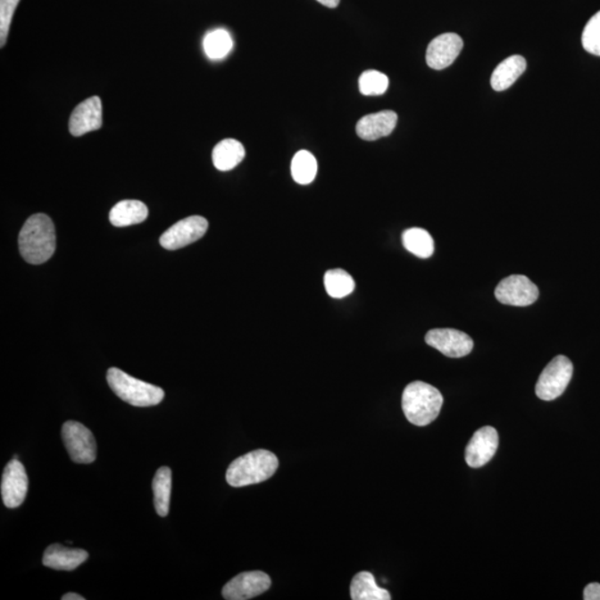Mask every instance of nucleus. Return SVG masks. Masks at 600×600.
I'll use <instances>...</instances> for the list:
<instances>
[{"label": "nucleus", "mask_w": 600, "mask_h": 600, "mask_svg": "<svg viewBox=\"0 0 600 600\" xmlns=\"http://www.w3.org/2000/svg\"><path fill=\"white\" fill-rule=\"evenodd\" d=\"M234 43L229 31L216 29L211 31L204 38V50L212 61H221L233 49Z\"/></svg>", "instance_id": "24"}, {"label": "nucleus", "mask_w": 600, "mask_h": 600, "mask_svg": "<svg viewBox=\"0 0 600 600\" xmlns=\"http://www.w3.org/2000/svg\"><path fill=\"white\" fill-rule=\"evenodd\" d=\"M279 465V458L270 450H254L230 463L226 480L238 488L262 483L274 476Z\"/></svg>", "instance_id": "2"}, {"label": "nucleus", "mask_w": 600, "mask_h": 600, "mask_svg": "<svg viewBox=\"0 0 600 600\" xmlns=\"http://www.w3.org/2000/svg\"><path fill=\"white\" fill-rule=\"evenodd\" d=\"M107 381L112 392L131 406H156L165 397L161 388L136 379L115 367L107 371Z\"/></svg>", "instance_id": "4"}, {"label": "nucleus", "mask_w": 600, "mask_h": 600, "mask_svg": "<svg viewBox=\"0 0 600 600\" xmlns=\"http://www.w3.org/2000/svg\"><path fill=\"white\" fill-rule=\"evenodd\" d=\"M463 42L461 36L454 33H446L431 40L427 48V65L435 71H442L456 61L462 53Z\"/></svg>", "instance_id": "13"}, {"label": "nucleus", "mask_w": 600, "mask_h": 600, "mask_svg": "<svg viewBox=\"0 0 600 600\" xmlns=\"http://www.w3.org/2000/svg\"><path fill=\"white\" fill-rule=\"evenodd\" d=\"M62 600H85L83 596H80L79 594L68 593L63 595L62 597Z\"/></svg>", "instance_id": "31"}, {"label": "nucleus", "mask_w": 600, "mask_h": 600, "mask_svg": "<svg viewBox=\"0 0 600 600\" xmlns=\"http://www.w3.org/2000/svg\"><path fill=\"white\" fill-rule=\"evenodd\" d=\"M271 586V579L266 572L246 571L229 581L221 594L227 600H247L267 592Z\"/></svg>", "instance_id": "9"}, {"label": "nucleus", "mask_w": 600, "mask_h": 600, "mask_svg": "<svg viewBox=\"0 0 600 600\" xmlns=\"http://www.w3.org/2000/svg\"><path fill=\"white\" fill-rule=\"evenodd\" d=\"M324 284L330 297L340 299L347 297L354 290L353 277L344 270H331L326 272Z\"/></svg>", "instance_id": "25"}, {"label": "nucleus", "mask_w": 600, "mask_h": 600, "mask_svg": "<svg viewBox=\"0 0 600 600\" xmlns=\"http://www.w3.org/2000/svg\"><path fill=\"white\" fill-rule=\"evenodd\" d=\"M208 229V221L202 216H190L176 222L162 235L159 243L168 250L188 246L204 238Z\"/></svg>", "instance_id": "8"}, {"label": "nucleus", "mask_w": 600, "mask_h": 600, "mask_svg": "<svg viewBox=\"0 0 600 600\" xmlns=\"http://www.w3.org/2000/svg\"><path fill=\"white\" fill-rule=\"evenodd\" d=\"M388 77L379 71H367L359 77V90L365 96H379L388 89Z\"/></svg>", "instance_id": "26"}, {"label": "nucleus", "mask_w": 600, "mask_h": 600, "mask_svg": "<svg viewBox=\"0 0 600 600\" xmlns=\"http://www.w3.org/2000/svg\"><path fill=\"white\" fill-rule=\"evenodd\" d=\"M318 163L315 156L308 150H300L292 162V176L299 185H309L316 179Z\"/></svg>", "instance_id": "23"}, {"label": "nucleus", "mask_w": 600, "mask_h": 600, "mask_svg": "<svg viewBox=\"0 0 600 600\" xmlns=\"http://www.w3.org/2000/svg\"><path fill=\"white\" fill-rule=\"evenodd\" d=\"M581 43L586 52L600 57V12L595 13L585 26Z\"/></svg>", "instance_id": "27"}, {"label": "nucleus", "mask_w": 600, "mask_h": 600, "mask_svg": "<svg viewBox=\"0 0 600 600\" xmlns=\"http://www.w3.org/2000/svg\"><path fill=\"white\" fill-rule=\"evenodd\" d=\"M22 258L31 265H40L52 258L56 250V233L52 220L36 213L27 220L18 238Z\"/></svg>", "instance_id": "1"}, {"label": "nucleus", "mask_w": 600, "mask_h": 600, "mask_svg": "<svg viewBox=\"0 0 600 600\" xmlns=\"http://www.w3.org/2000/svg\"><path fill=\"white\" fill-rule=\"evenodd\" d=\"M147 217L148 208L139 200H121L109 212V221L115 227L138 225L146 221Z\"/></svg>", "instance_id": "18"}, {"label": "nucleus", "mask_w": 600, "mask_h": 600, "mask_svg": "<svg viewBox=\"0 0 600 600\" xmlns=\"http://www.w3.org/2000/svg\"><path fill=\"white\" fill-rule=\"evenodd\" d=\"M397 121V113L393 111L371 113L358 121L356 133L359 138L374 142L392 134Z\"/></svg>", "instance_id": "15"}, {"label": "nucleus", "mask_w": 600, "mask_h": 600, "mask_svg": "<svg viewBox=\"0 0 600 600\" xmlns=\"http://www.w3.org/2000/svg\"><path fill=\"white\" fill-rule=\"evenodd\" d=\"M526 67V59L520 54L504 59L493 72L492 79H490L493 89L496 92H504L512 88V85L515 84L517 79L524 74Z\"/></svg>", "instance_id": "17"}, {"label": "nucleus", "mask_w": 600, "mask_h": 600, "mask_svg": "<svg viewBox=\"0 0 600 600\" xmlns=\"http://www.w3.org/2000/svg\"><path fill=\"white\" fill-rule=\"evenodd\" d=\"M246 150L238 140L227 138L218 143L212 150L213 166L221 171H229L243 162Z\"/></svg>", "instance_id": "19"}, {"label": "nucleus", "mask_w": 600, "mask_h": 600, "mask_svg": "<svg viewBox=\"0 0 600 600\" xmlns=\"http://www.w3.org/2000/svg\"><path fill=\"white\" fill-rule=\"evenodd\" d=\"M403 245L409 253L420 258H429L435 252L434 239L422 229H409L403 233Z\"/></svg>", "instance_id": "22"}, {"label": "nucleus", "mask_w": 600, "mask_h": 600, "mask_svg": "<svg viewBox=\"0 0 600 600\" xmlns=\"http://www.w3.org/2000/svg\"><path fill=\"white\" fill-rule=\"evenodd\" d=\"M21 0H0V46L6 45L9 29Z\"/></svg>", "instance_id": "28"}, {"label": "nucleus", "mask_w": 600, "mask_h": 600, "mask_svg": "<svg viewBox=\"0 0 600 600\" xmlns=\"http://www.w3.org/2000/svg\"><path fill=\"white\" fill-rule=\"evenodd\" d=\"M495 296L504 304L526 307L538 300L539 290L529 277L512 275L500 281L495 290Z\"/></svg>", "instance_id": "7"}, {"label": "nucleus", "mask_w": 600, "mask_h": 600, "mask_svg": "<svg viewBox=\"0 0 600 600\" xmlns=\"http://www.w3.org/2000/svg\"><path fill=\"white\" fill-rule=\"evenodd\" d=\"M102 125V100L94 96L84 100L74 109L70 120V131L75 138H79L90 131L98 130Z\"/></svg>", "instance_id": "14"}, {"label": "nucleus", "mask_w": 600, "mask_h": 600, "mask_svg": "<svg viewBox=\"0 0 600 600\" xmlns=\"http://www.w3.org/2000/svg\"><path fill=\"white\" fill-rule=\"evenodd\" d=\"M444 404L443 395L424 381H413L404 388L402 406L404 416L412 425L424 427L438 417Z\"/></svg>", "instance_id": "3"}, {"label": "nucleus", "mask_w": 600, "mask_h": 600, "mask_svg": "<svg viewBox=\"0 0 600 600\" xmlns=\"http://www.w3.org/2000/svg\"><path fill=\"white\" fill-rule=\"evenodd\" d=\"M585 600H600V584L592 583L586 586L584 590Z\"/></svg>", "instance_id": "29"}, {"label": "nucleus", "mask_w": 600, "mask_h": 600, "mask_svg": "<svg viewBox=\"0 0 600 600\" xmlns=\"http://www.w3.org/2000/svg\"><path fill=\"white\" fill-rule=\"evenodd\" d=\"M62 436L72 462L92 463L96 461V440L88 427L80 422L67 421L62 426Z\"/></svg>", "instance_id": "6"}, {"label": "nucleus", "mask_w": 600, "mask_h": 600, "mask_svg": "<svg viewBox=\"0 0 600 600\" xmlns=\"http://www.w3.org/2000/svg\"><path fill=\"white\" fill-rule=\"evenodd\" d=\"M27 492H29V477L25 467L18 459H12L3 472L2 497L4 506L20 507L25 502Z\"/></svg>", "instance_id": "11"}, {"label": "nucleus", "mask_w": 600, "mask_h": 600, "mask_svg": "<svg viewBox=\"0 0 600 600\" xmlns=\"http://www.w3.org/2000/svg\"><path fill=\"white\" fill-rule=\"evenodd\" d=\"M498 433L492 426L476 431L466 448L465 459L471 468H480L492 461L498 449Z\"/></svg>", "instance_id": "12"}, {"label": "nucleus", "mask_w": 600, "mask_h": 600, "mask_svg": "<svg viewBox=\"0 0 600 600\" xmlns=\"http://www.w3.org/2000/svg\"><path fill=\"white\" fill-rule=\"evenodd\" d=\"M88 559V553L84 549H71L62 545L54 544L45 550L44 566L54 571H74Z\"/></svg>", "instance_id": "16"}, {"label": "nucleus", "mask_w": 600, "mask_h": 600, "mask_svg": "<svg viewBox=\"0 0 600 600\" xmlns=\"http://www.w3.org/2000/svg\"><path fill=\"white\" fill-rule=\"evenodd\" d=\"M425 340L427 345L450 358L465 357L474 348V342L471 336L452 329L429 330L426 334Z\"/></svg>", "instance_id": "10"}, {"label": "nucleus", "mask_w": 600, "mask_h": 600, "mask_svg": "<svg viewBox=\"0 0 600 600\" xmlns=\"http://www.w3.org/2000/svg\"><path fill=\"white\" fill-rule=\"evenodd\" d=\"M350 597L353 600H390L388 590L376 584L375 577L370 571L358 572L350 585Z\"/></svg>", "instance_id": "20"}, {"label": "nucleus", "mask_w": 600, "mask_h": 600, "mask_svg": "<svg viewBox=\"0 0 600 600\" xmlns=\"http://www.w3.org/2000/svg\"><path fill=\"white\" fill-rule=\"evenodd\" d=\"M318 3L324 4L329 8H336L338 6L340 0H317Z\"/></svg>", "instance_id": "30"}, {"label": "nucleus", "mask_w": 600, "mask_h": 600, "mask_svg": "<svg viewBox=\"0 0 600 600\" xmlns=\"http://www.w3.org/2000/svg\"><path fill=\"white\" fill-rule=\"evenodd\" d=\"M574 371L572 362L566 356L559 354L548 363L536 384V395L542 400H554L562 396L570 385Z\"/></svg>", "instance_id": "5"}, {"label": "nucleus", "mask_w": 600, "mask_h": 600, "mask_svg": "<svg viewBox=\"0 0 600 600\" xmlns=\"http://www.w3.org/2000/svg\"><path fill=\"white\" fill-rule=\"evenodd\" d=\"M154 504L159 516L166 517L170 512L171 494V468L162 467L156 472L153 480Z\"/></svg>", "instance_id": "21"}]
</instances>
